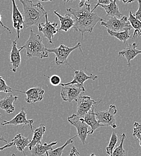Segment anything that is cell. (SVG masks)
I'll return each instance as SVG.
<instances>
[{
    "instance_id": "7",
    "label": "cell",
    "mask_w": 141,
    "mask_h": 156,
    "mask_svg": "<svg viewBox=\"0 0 141 156\" xmlns=\"http://www.w3.org/2000/svg\"><path fill=\"white\" fill-rule=\"evenodd\" d=\"M75 101L77 102L76 115L81 118H83L84 116L95 106V105L99 104L101 100L97 102L91 99L90 96L81 95Z\"/></svg>"
},
{
    "instance_id": "41",
    "label": "cell",
    "mask_w": 141,
    "mask_h": 156,
    "mask_svg": "<svg viewBox=\"0 0 141 156\" xmlns=\"http://www.w3.org/2000/svg\"><path fill=\"white\" fill-rule=\"evenodd\" d=\"M16 156V153H13V154H12V156Z\"/></svg>"
},
{
    "instance_id": "5",
    "label": "cell",
    "mask_w": 141,
    "mask_h": 156,
    "mask_svg": "<svg viewBox=\"0 0 141 156\" xmlns=\"http://www.w3.org/2000/svg\"><path fill=\"white\" fill-rule=\"evenodd\" d=\"M101 25L104 26L114 32H122L126 28H132L131 25L126 16H123L121 19L116 17H111L108 20H103L100 22Z\"/></svg>"
},
{
    "instance_id": "42",
    "label": "cell",
    "mask_w": 141,
    "mask_h": 156,
    "mask_svg": "<svg viewBox=\"0 0 141 156\" xmlns=\"http://www.w3.org/2000/svg\"><path fill=\"white\" fill-rule=\"evenodd\" d=\"M89 156H96L95 155V154L94 153H92V154H91V155Z\"/></svg>"
},
{
    "instance_id": "25",
    "label": "cell",
    "mask_w": 141,
    "mask_h": 156,
    "mask_svg": "<svg viewBox=\"0 0 141 156\" xmlns=\"http://www.w3.org/2000/svg\"><path fill=\"white\" fill-rule=\"evenodd\" d=\"M130 30L131 28H126L124 31H122V32H114L110 30H108V33L110 36L116 37L121 41H122L124 43L127 44V40L131 38V36H130V33H129Z\"/></svg>"
},
{
    "instance_id": "17",
    "label": "cell",
    "mask_w": 141,
    "mask_h": 156,
    "mask_svg": "<svg viewBox=\"0 0 141 156\" xmlns=\"http://www.w3.org/2000/svg\"><path fill=\"white\" fill-rule=\"evenodd\" d=\"M95 106L92 108V109L88 113L86 114L84 117H83V121L84 122L88 125L89 126L91 127V130L88 131V135L89 134H93L94 131L97 130V129L100 128L101 127L106 126L105 125L100 124L95 114Z\"/></svg>"
},
{
    "instance_id": "13",
    "label": "cell",
    "mask_w": 141,
    "mask_h": 156,
    "mask_svg": "<svg viewBox=\"0 0 141 156\" xmlns=\"http://www.w3.org/2000/svg\"><path fill=\"white\" fill-rule=\"evenodd\" d=\"M18 91L26 94L25 100L28 103H33L41 101L44 96V90L41 87H33L26 91L14 90V91Z\"/></svg>"
},
{
    "instance_id": "30",
    "label": "cell",
    "mask_w": 141,
    "mask_h": 156,
    "mask_svg": "<svg viewBox=\"0 0 141 156\" xmlns=\"http://www.w3.org/2000/svg\"><path fill=\"white\" fill-rule=\"evenodd\" d=\"M14 91L11 87L8 86L5 81L0 76V92H4L5 93H12Z\"/></svg>"
},
{
    "instance_id": "22",
    "label": "cell",
    "mask_w": 141,
    "mask_h": 156,
    "mask_svg": "<svg viewBox=\"0 0 141 156\" xmlns=\"http://www.w3.org/2000/svg\"><path fill=\"white\" fill-rule=\"evenodd\" d=\"M100 6L104 9L107 16L116 17L117 18L122 17V14L117 4V1L111 0L109 5H100Z\"/></svg>"
},
{
    "instance_id": "29",
    "label": "cell",
    "mask_w": 141,
    "mask_h": 156,
    "mask_svg": "<svg viewBox=\"0 0 141 156\" xmlns=\"http://www.w3.org/2000/svg\"><path fill=\"white\" fill-rule=\"evenodd\" d=\"M132 136L139 141L141 147V123L135 122L133 124V133Z\"/></svg>"
},
{
    "instance_id": "16",
    "label": "cell",
    "mask_w": 141,
    "mask_h": 156,
    "mask_svg": "<svg viewBox=\"0 0 141 156\" xmlns=\"http://www.w3.org/2000/svg\"><path fill=\"white\" fill-rule=\"evenodd\" d=\"M22 49L17 48V41L14 40L12 42V48L10 52V64H12L11 70L13 72H16L18 68L19 67L21 63L20 51Z\"/></svg>"
},
{
    "instance_id": "4",
    "label": "cell",
    "mask_w": 141,
    "mask_h": 156,
    "mask_svg": "<svg viewBox=\"0 0 141 156\" xmlns=\"http://www.w3.org/2000/svg\"><path fill=\"white\" fill-rule=\"evenodd\" d=\"M79 48L83 54L82 49H81V43L79 42L75 46L72 48H69L65 45L61 44L58 48H47V51L48 53H54L55 54V62L57 65L61 64H67L69 66H70L68 64L67 59L68 58L70 54L75 49Z\"/></svg>"
},
{
    "instance_id": "38",
    "label": "cell",
    "mask_w": 141,
    "mask_h": 156,
    "mask_svg": "<svg viewBox=\"0 0 141 156\" xmlns=\"http://www.w3.org/2000/svg\"><path fill=\"white\" fill-rule=\"evenodd\" d=\"M0 141H3V142H7V140H5L1 135H0Z\"/></svg>"
},
{
    "instance_id": "39",
    "label": "cell",
    "mask_w": 141,
    "mask_h": 156,
    "mask_svg": "<svg viewBox=\"0 0 141 156\" xmlns=\"http://www.w3.org/2000/svg\"><path fill=\"white\" fill-rule=\"evenodd\" d=\"M134 2V1H123L124 3H130V2Z\"/></svg>"
},
{
    "instance_id": "11",
    "label": "cell",
    "mask_w": 141,
    "mask_h": 156,
    "mask_svg": "<svg viewBox=\"0 0 141 156\" xmlns=\"http://www.w3.org/2000/svg\"><path fill=\"white\" fill-rule=\"evenodd\" d=\"M33 123L34 119H28L26 118V111H25V108H22L19 113H18L15 117L10 121H5L2 124V126L5 125H13V126H20V125H28L30 127L31 130L33 132Z\"/></svg>"
},
{
    "instance_id": "32",
    "label": "cell",
    "mask_w": 141,
    "mask_h": 156,
    "mask_svg": "<svg viewBox=\"0 0 141 156\" xmlns=\"http://www.w3.org/2000/svg\"><path fill=\"white\" fill-rule=\"evenodd\" d=\"M110 3H111V1L110 0H98L97 4L94 6L93 9L91 10V11L93 12L94 10L100 5H109Z\"/></svg>"
},
{
    "instance_id": "34",
    "label": "cell",
    "mask_w": 141,
    "mask_h": 156,
    "mask_svg": "<svg viewBox=\"0 0 141 156\" xmlns=\"http://www.w3.org/2000/svg\"><path fill=\"white\" fill-rule=\"evenodd\" d=\"M13 145H15L14 143L12 142H11L10 143H9V144H6V145H5V146H4V147H0V151H2V150H4V149H5V148L11 147H12V146H13Z\"/></svg>"
},
{
    "instance_id": "21",
    "label": "cell",
    "mask_w": 141,
    "mask_h": 156,
    "mask_svg": "<svg viewBox=\"0 0 141 156\" xmlns=\"http://www.w3.org/2000/svg\"><path fill=\"white\" fill-rule=\"evenodd\" d=\"M46 132V127L41 124V125L35 129L34 131V135L33 139L31 140V142L28 145L29 150L31 151L32 148L37 144H42V139L43 135Z\"/></svg>"
},
{
    "instance_id": "2",
    "label": "cell",
    "mask_w": 141,
    "mask_h": 156,
    "mask_svg": "<svg viewBox=\"0 0 141 156\" xmlns=\"http://www.w3.org/2000/svg\"><path fill=\"white\" fill-rule=\"evenodd\" d=\"M23 5V29L39 26L45 23L48 12L44 10L41 2L34 3L31 1L20 0Z\"/></svg>"
},
{
    "instance_id": "44",
    "label": "cell",
    "mask_w": 141,
    "mask_h": 156,
    "mask_svg": "<svg viewBox=\"0 0 141 156\" xmlns=\"http://www.w3.org/2000/svg\"><path fill=\"white\" fill-rule=\"evenodd\" d=\"M23 153H24V152H23ZM24 155H25V156H27L26 155H25V153H24Z\"/></svg>"
},
{
    "instance_id": "24",
    "label": "cell",
    "mask_w": 141,
    "mask_h": 156,
    "mask_svg": "<svg viewBox=\"0 0 141 156\" xmlns=\"http://www.w3.org/2000/svg\"><path fill=\"white\" fill-rule=\"evenodd\" d=\"M128 20L130 22L132 28H134L135 30L132 37L134 40L136 37H139L141 36V22L134 16V15L131 11L129 12V17L128 18Z\"/></svg>"
},
{
    "instance_id": "3",
    "label": "cell",
    "mask_w": 141,
    "mask_h": 156,
    "mask_svg": "<svg viewBox=\"0 0 141 156\" xmlns=\"http://www.w3.org/2000/svg\"><path fill=\"white\" fill-rule=\"evenodd\" d=\"M20 48L22 49L25 48L26 50V55L28 58L36 57L43 59L49 57L47 48L44 45L42 38L33 30L32 27L30 28L29 38Z\"/></svg>"
},
{
    "instance_id": "26",
    "label": "cell",
    "mask_w": 141,
    "mask_h": 156,
    "mask_svg": "<svg viewBox=\"0 0 141 156\" xmlns=\"http://www.w3.org/2000/svg\"><path fill=\"white\" fill-rule=\"evenodd\" d=\"M77 136H78L76 135V136H75L73 137H72V138H70V139H68V140L65 142V143L62 146L60 147H58V148H55V149H51V150H49V151L46 152V154H47V156H62V153H63V151H64V148H65L67 145H69V144H72V143L73 142V139L74 138L76 137Z\"/></svg>"
},
{
    "instance_id": "9",
    "label": "cell",
    "mask_w": 141,
    "mask_h": 156,
    "mask_svg": "<svg viewBox=\"0 0 141 156\" xmlns=\"http://www.w3.org/2000/svg\"><path fill=\"white\" fill-rule=\"evenodd\" d=\"M85 89L84 87H80L77 85H71L62 87L61 90V96L62 100L65 101L72 102L76 100L82 93H84Z\"/></svg>"
},
{
    "instance_id": "8",
    "label": "cell",
    "mask_w": 141,
    "mask_h": 156,
    "mask_svg": "<svg viewBox=\"0 0 141 156\" xmlns=\"http://www.w3.org/2000/svg\"><path fill=\"white\" fill-rule=\"evenodd\" d=\"M69 122L74 126L77 130V136L79 137L83 145H85L86 137L88 135V128L89 127L83 121V118L78 117L76 114H73L68 117Z\"/></svg>"
},
{
    "instance_id": "19",
    "label": "cell",
    "mask_w": 141,
    "mask_h": 156,
    "mask_svg": "<svg viewBox=\"0 0 141 156\" xmlns=\"http://www.w3.org/2000/svg\"><path fill=\"white\" fill-rule=\"evenodd\" d=\"M18 98V96H14L11 94L6 98L0 100V109H3L8 114L13 113L15 110V106L13 105L14 101Z\"/></svg>"
},
{
    "instance_id": "33",
    "label": "cell",
    "mask_w": 141,
    "mask_h": 156,
    "mask_svg": "<svg viewBox=\"0 0 141 156\" xmlns=\"http://www.w3.org/2000/svg\"><path fill=\"white\" fill-rule=\"evenodd\" d=\"M138 2L139 4V8H138V11L134 15V16L137 20H139L140 22H141V1H138Z\"/></svg>"
},
{
    "instance_id": "10",
    "label": "cell",
    "mask_w": 141,
    "mask_h": 156,
    "mask_svg": "<svg viewBox=\"0 0 141 156\" xmlns=\"http://www.w3.org/2000/svg\"><path fill=\"white\" fill-rule=\"evenodd\" d=\"M58 23L56 21L53 23H51L48 21V15L46 16V22L45 23H41L38 26L39 31L42 33L44 37L47 38L49 40V42L54 45L52 39L54 36L58 33V30L57 28Z\"/></svg>"
},
{
    "instance_id": "35",
    "label": "cell",
    "mask_w": 141,
    "mask_h": 156,
    "mask_svg": "<svg viewBox=\"0 0 141 156\" xmlns=\"http://www.w3.org/2000/svg\"><path fill=\"white\" fill-rule=\"evenodd\" d=\"M78 151L77 149L75 147H73L72 150H71V151H70V153L69 154V156H74V154Z\"/></svg>"
},
{
    "instance_id": "15",
    "label": "cell",
    "mask_w": 141,
    "mask_h": 156,
    "mask_svg": "<svg viewBox=\"0 0 141 156\" xmlns=\"http://www.w3.org/2000/svg\"><path fill=\"white\" fill-rule=\"evenodd\" d=\"M127 47L124 50L120 51L118 55L122 56L124 58L127 60V66L130 67L131 60L135 58L138 55L141 54V51L136 49L138 47V44L136 43H133V44H126Z\"/></svg>"
},
{
    "instance_id": "37",
    "label": "cell",
    "mask_w": 141,
    "mask_h": 156,
    "mask_svg": "<svg viewBox=\"0 0 141 156\" xmlns=\"http://www.w3.org/2000/svg\"><path fill=\"white\" fill-rule=\"evenodd\" d=\"M86 1H81L80 2H79V8L83 7L85 5V3H86Z\"/></svg>"
},
{
    "instance_id": "31",
    "label": "cell",
    "mask_w": 141,
    "mask_h": 156,
    "mask_svg": "<svg viewBox=\"0 0 141 156\" xmlns=\"http://www.w3.org/2000/svg\"><path fill=\"white\" fill-rule=\"evenodd\" d=\"M49 81L52 85L58 86L59 85H61V79L59 76L54 75H52L51 77H49Z\"/></svg>"
},
{
    "instance_id": "12",
    "label": "cell",
    "mask_w": 141,
    "mask_h": 156,
    "mask_svg": "<svg viewBox=\"0 0 141 156\" xmlns=\"http://www.w3.org/2000/svg\"><path fill=\"white\" fill-rule=\"evenodd\" d=\"M72 69L74 70L75 72V76L74 78L72 81L68 82L67 83H61V87H64V86H68V85H77L80 87H83V83L84 82L89 79H91L93 80H96L98 79V76L93 75V73H91L89 76L87 75L85 72L83 70H75L72 66H70Z\"/></svg>"
},
{
    "instance_id": "40",
    "label": "cell",
    "mask_w": 141,
    "mask_h": 156,
    "mask_svg": "<svg viewBox=\"0 0 141 156\" xmlns=\"http://www.w3.org/2000/svg\"><path fill=\"white\" fill-rule=\"evenodd\" d=\"M74 156H80L79 152H78V151H77V152L74 154Z\"/></svg>"
},
{
    "instance_id": "18",
    "label": "cell",
    "mask_w": 141,
    "mask_h": 156,
    "mask_svg": "<svg viewBox=\"0 0 141 156\" xmlns=\"http://www.w3.org/2000/svg\"><path fill=\"white\" fill-rule=\"evenodd\" d=\"M54 12L58 17L60 21V27L58 30L59 32L61 31L67 32L71 28H73L75 25V21L70 13H67L64 16H61L57 11H54Z\"/></svg>"
},
{
    "instance_id": "43",
    "label": "cell",
    "mask_w": 141,
    "mask_h": 156,
    "mask_svg": "<svg viewBox=\"0 0 141 156\" xmlns=\"http://www.w3.org/2000/svg\"><path fill=\"white\" fill-rule=\"evenodd\" d=\"M1 114L0 113V118H1Z\"/></svg>"
},
{
    "instance_id": "14",
    "label": "cell",
    "mask_w": 141,
    "mask_h": 156,
    "mask_svg": "<svg viewBox=\"0 0 141 156\" xmlns=\"http://www.w3.org/2000/svg\"><path fill=\"white\" fill-rule=\"evenodd\" d=\"M13 10H12V21L13 26L17 33V39L20 38V30L23 29V15L18 10L15 1L13 0Z\"/></svg>"
},
{
    "instance_id": "36",
    "label": "cell",
    "mask_w": 141,
    "mask_h": 156,
    "mask_svg": "<svg viewBox=\"0 0 141 156\" xmlns=\"http://www.w3.org/2000/svg\"><path fill=\"white\" fill-rule=\"evenodd\" d=\"M0 25L2 27H4V28H5L7 31H9V32L10 33H11L12 32H11V31H10V30L7 27H6L5 25H4V24H3V23L2 22V21H1V14H0Z\"/></svg>"
},
{
    "instance_id": "23",
    "label": "cell",
    "mask_w": 141,
    "mask_h": 156,
    "mask_svg": "<svg viewBox=\"0 0 141 156\" xmlns=\"http://www.w3.org/2000/svg\"><path fill=\"white\" fill-rule=\"evenodd\" d=\"M12 142L16 145L18 151L23 152L24 149L26 147H28L31 142V140H30L29 137L23 136L22 134L19 133L12 139Z\"/></svg>"
},
{
    "instance_id": "27",
    "label": "cell",
    "mask_w": 141,
    "mask_h": 156,
    "mask_svg": "<svg viewBox=\"0 0 141 156\" xmlns=\"http://www.w3.org/2000/svg\"><path fill=\"white\" fill-rule=\"evenodd\" d=\"M118 140V135H117V133L115 132H113L111 139H110V141L109 143L108 146L106 148V153L109 155V156H112V153L114 151V150L115 148V147L116 145V144H117Z\"/></svg>"
},
{
    "instance_id": "20",
    "label": "cell",
    "mask_w": 141,
    "mask_h": 156,
    "mask_svg": "<svg viewBox=\"0 0 141 156\" xmlns=\"http://www.w3.org/2000/svg\"><path fill=\"white\" fill-rule=\"evenodd\" d=\"M57 141H54L50 144L44 143L43 144H37L31 150V156H44L46 152L52 149V147L57 145Z\"/></svg>"
},
{
    "instance_id": "6",
    "label": "cell",
    "mask_w": 141,
    "mask_h": 156,
    "mask_svg": "<svg viewBox=\"0 0 141 156\" xmlns=\"http://www.w3.org/2000/svg\"><path fill=\"white\" fill-rule=\"evenodd\" d=\"M117 113V109L115 105H111L107 111H95V114L98 122L106 126H110L113 129L117 128L115 115Z\"/></svg>"
},
{
    "instance_id": "1",
    "label": "cell",
    "mask_w": 141,
    "mask_h": 156,
    "mask_svg": "<svg viewBox=\"0 0 141 156\" xmlns=\"http://www.w3.org/2000/svg\"><path fill=\"white\" fill-rule=\"evenodd\" d=\"M67 12L72 15L75 21L73 28L82 33V40L85 32L92 33L96 24L103 20L97 13L91 11V4H88V1L83 7L78 9L69 8Z\"/></svg>"
},
{
    "instance_id": "28",
    "label": "cell",
    "mask_w": 141,
    "mask_h": 156,
    "mask_svg": "<svg viewBox=\"0 0 141 156\" xmlns=\"http://www.w3.org/2000/svg\"><path fill=\"white\" fill-rule=\"evenodd\" d=\"M126 136L125 133H122L121 136V142L120 145L115 148L114 150L112 156H125V151L123 147L124 141L125 139Z\"/></svg>"
}]
</instances>
